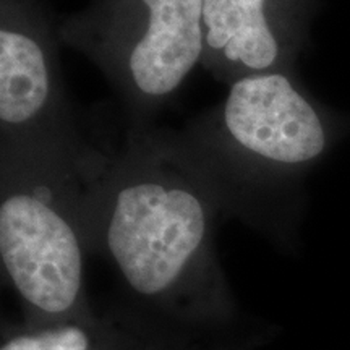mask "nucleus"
I'll use <instances>...</instances> for the list:
<instances>
[{
    "instance_id": "1",
    "label": "nucleus",
    "mask_w": 350,
    "mask_h": 350,
    "mask_svg": "<svg viewBox=\"0 0 350 350\" xmlns=\"http://www.w3.org/2000/svg\"><path fill=\"white\" fill-rule=\"evenodd\" d=\"M77 211L86 245L111 258L144 300H216L224 281L214 255L219 208L165 130L125 131L83 174Z\"/></svg>"
},
{
    "instance_id": "2",
    "label": "nucleus",
    "mask_w": 350,
    "mask_h": 350,
    "mask_svg": "<svg viewBox=\"0 0 350 350\" xmlns=\"http://www.w3.org/2000/svg\"><path fill=\"white\" fill-rule=\"evenodd\" d=\"M349 130V117L314 98L294 70L239 78L219 103L165 133L219 211L282 235L305 177Z\"/></svg>"
},
{
    "instance_id": "3",
    "label": "nucleus",
    "mask_w": 350,
    "mask_h": 350,
    "mask_svg": "<svg viewBox=\"0 0 350 350\" xmlns=\"http://www.w3.org/2000/svg\"><path fill=\"white\" fill-rule=\"evenodd\" d=\"M85 248L72 178L0 165V258L29 308L68 317L83 300Z\"/></svg>"
},
{
    "instance_id": "4",
    "label": "nucleus",
    "mask_w": 350,
    "mask_h": 350,
    "mask_svg": "<svg viewBox=\"0 0 350 350\" xmlns=\"http://www.w3.org/2000/svg\"><path fill=\"white\" fill-rule=\"evenodd\" d=\"M100 151L83 133L46 25L3 13L0 28V165L78 177Z\"/></svg>"
},
{
    "instance_id": "5",
    "label": "nucleus",
    "mask_w": 350,
    "mask_h": 350,
    "mask_svg": "<svg viewBox=\"0 0 350 350\" xmlns=\"http://www.w3.org/2000/svg\"><path fill=\"white\" fill-rule=\"evenodd\" d=\"M203 65L229 86L242 77L294 72L305 49L301 20L273 0H203Z\"/></svg>"
},
{
    "instance_id": "6",
    "label": "nucleus",
    "mask_w": 350,
    "mask_h": 350,
    "mask_svg": "<svg viewBox=\"0 0 350 350\" xmlns=\"http://www.w3.org/2000/svg\"><path fill=\"white\" fill-rule=\"evenodd\" d=\"M91 334L78 325H59L8 338L0 350H91Z\"/></svg>"
}]
</instances>
